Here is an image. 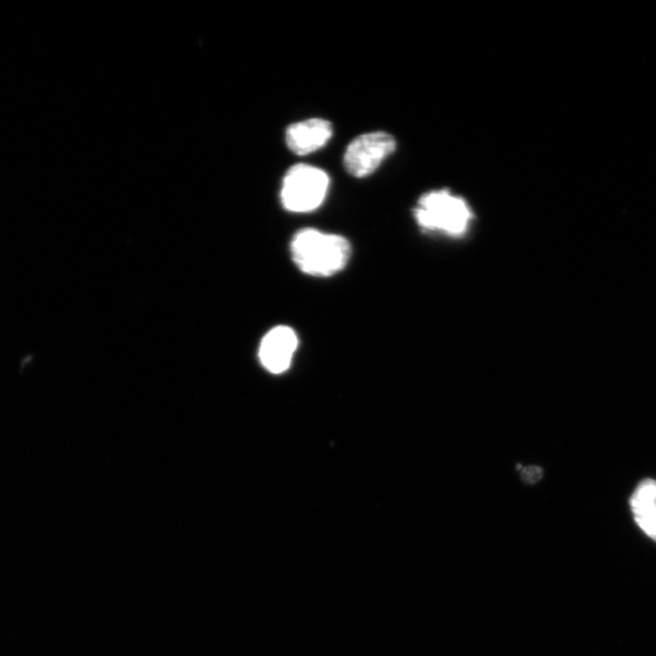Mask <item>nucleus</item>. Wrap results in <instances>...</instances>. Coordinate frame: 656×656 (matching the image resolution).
<instances>
[{
	"mask_svg": "<svg viewBox=\"0 0 656 656\" xmlns=\"http://www.w3.org/2000/svg\"><path fill=\"white\" fill-rule=\"evenodd\" d=\"M296 348L299 337L295 332L288 326H278L265 334L259 358L269 373L280 375L290 368Z\"/></svg>",
	"mask_w": 656,
	"mask_h": 656,
	"instance_id": "39448f33",
	"label": "nucleus"
},
{
	"mask_svg": "<svg viewBox=\"0 0 656 656\" xmlns=\"http://www.w3.org/2000/svg\"><path fill=\"white\" fill-rule=\"evenodd\" d=\"M631 509L639 528L656 542V480L641 482L631 498Z\"/></svg>",
	"mask_w": 656,
	"mask_h": 656,
	"instance_id": "0eeeda50",
	"label": "nucleus"
},
{
	"mask_svg": "<svg viewBox=\"0 0 656 656\" xmlns=\"http://www.w3.org/2000/svg\"><path fill=\"white\" fill-rule=\"evenodd\" d=\"M293 262L304 274L329 278L342 271L350 262L352 249L340 235L315 229H303L291 243Z\"/></svg>",
	"mask_w": 656,
	"mask_h": 656,
	"instance_id": "f257e3e1",
	"label": "nucleus"
},
{
	"mask_svg": "<svg viewBox=\"0 0 656 656\" xmlns=\"http://www.w3.org/2000/svg\"><path fill=\"white\" fill-rule=\"evenodd\" d=\"M395 148L396 142L388 133L363 134L346 147L343 164L351 176L365 178L373 175Z\"/></svg>",
	"mask_w": 656,
	"mask_h": 656,
	"instance_id": "20e7f679",
	"label": "nucleus"
},
{
	"mask_svg": "<svg viewBox=\"0 0 656 656\" xmlns=\"http://www.w3.org/2000/svg\"><path fill=\"white\" fill-rule=\"evenodd\" d=\"M330 187V178L323 169L296 165L283 178L281 202L293 214H309L323 205Z\"/></svg>",
	"mask_w": 656,
	"mask_h": 656,
	"instance_id": "7ed1b4c3",
	"label": "nucleus"
},
{
	"mask_svg": "<svg viewBox=\"0 0 656 656\" xmlns=\"http://www.w3.org/2000/svg\"><path fill=\"white\" fill-rule=\"evenodd\" d=\"M542 477V470L540 468H527L524 469L523 472V479L525 482H528V485H534V482H538Z\"/></svg>",
	"mask_w": 656,
	"mask_h": 656,
	"instance_id": "6e6552de",
	"label": "nucleus"
},
{
	"mask_svg": "<svg viewBox=\"0 0 656 656\" xmlns=\"http://www.w3.org/2000/svg\"><path fill=\"white\" fill-rule=\"evenodd\" d=\"M332 138V125L326 119L312 118L294 123L287 131V143L290 150L305 156L320 150Z\"/></svg>",
	"mask_w": 656,
	"mask_h": 656,
	"instance_id": "423d86ee",
	"label": "nucleus"
},
{
	"mask_svg": "<svg viewBox=\"0 0 656 656\" xmlns=\"http://www.w3.org/2000/svg\"><path fill=\"white\" fill-rule=\"evenodd\" d=\"M417 225L427 231H438L459 238L469 228L472 210L462 197L449 190L430 191L419 198L414 210Z\"/></svg>",
	"mask_w": 656,
	"mask_h": 656,
	"instance_id": "f03ea898",
	"label": "nucleus"
}]
</instances>
